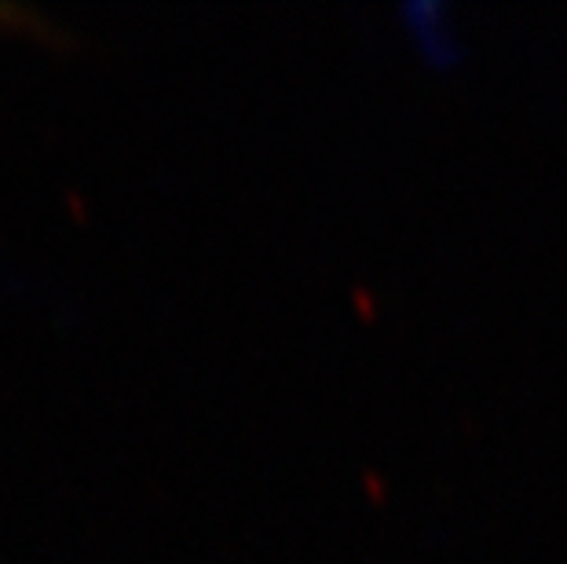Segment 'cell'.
Listing matches in <instances>:
<instances>
[{
	"mask_svg": "<svg viewBox=\"0 0 567 564\" xmlns=\"http://www.w3.org/2000/svg\"><path fill=\"white\" fill-rule=\"evenodd\" d=\"M41 33L44 30V19L38 11H27V8H16V4H0V33Z\"/></svg>",
	"mask_w": 567,
	"mask_h": 564,
	"instance_id": "cell-1",
	"label": "cell"
}]
</instances>
